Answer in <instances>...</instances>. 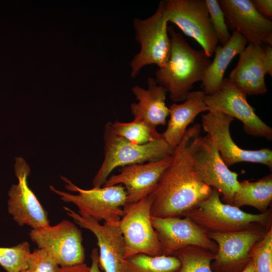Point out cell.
I'll return each mask as SVG.
<instances>
[{"mask_svg":"<svg viewBox=\"0 0 272 272\" xmlns=\"http://www.w3.org/2000/svg\"><path fill=\"white\" fill-rule=\"evenodd\" d=\"M191 135L187 129L172 154L173 160L149 194L152 217H184L211 194L212 188L201 182L191 164L187 145Z\"/></svg>","mask_w":272,"mask_h":272,"instance_id":"1","label":"cell"},{"mask_svg":"<svg viewBox=\"0 0 272 272\" xmlns=\"http://www.w3.org/2000/svg\"><path fill=\"white\" fill-rule=\"evenodd\" d=\"M168 31L171 44L170 58L165 66L156 71L155 79L169 92L173 101H183L193 84L202 82L212 61L202 49L192 48L172 26L168 27Z\"/></svg>","mask_w":272,"mask_h":272,"instance_id":"2","label":"cell"},{"mask_svg":"<svg viewBox=\"0 0 272 272\" xmlns=\"http://www.w3.org/2000/svg\"><path fill=\"white\" fill-rule=\"evenodd\" d=\"M187 149L192 168L203 183L217 190L223 202L232 205L239 187L238 174L231 171L222 159L214 142L208 134L201 136V125L192 127Z\"/></svg>","mask_w":272,"mask_h":272,"instance_id":"3","label":"cell"},{"mask_svg":"<svg viewBox=\"0 0 272 272\" xmlns=\"http://www.w3.org/2000/svg\"><path fill=\"white\" fill-rule=\"evenodd\" d=\"M104 159L94 176L93 187L103 186L116 168L162 160L171 156L173 150L162 138L143 145L133 144L117 135L110 122L104 129Z\"/></svg>","mask_w":272,"mask_h":272,"instance_id":"4","label":"cell"},{"mask_svg":"<svg viewBox=\"0 0 272 272\" xmlns=\"http://www.w3.org/2000/svg\"><path fill=\"white\" fill-rule=\"evenodd\" d=\"M212 188L210 195L186 216L206 232L226 233L246 230L259 225L271 227V210L258 214L248 213L221 201Z\"/></svg>","mask_w":272,"mask_h":272,"instance_id":"5","label":"cell"},{"mask_svg":"<svg viewBox=\"0 0 272 272\" xmlns=\"http://www.w3.org/2000/svg\"><path fill=\"white\" fill-rule=\"evenodd\" d=\"M65 182V188L77 194H73L58 190L50 185V189L60 196L65 202L76 205L80 214L87 215L98 222L118 225L124 214L123 208L127 204L125 188L121 185L109 187L82 189L64 177H61Z\"/></svg>","mask_w":272,"mask_h":272,"instance_id":"6","label":"cell"},{"mask_svg":"<svg viewBox=\"0 0 272 272\" xmlns=\"http://www.w3.org/2000/svg\"><path fill=\"white\" fill-rule=\"evenodd\" d=\"M168 23L161 1L151 16L144 19H133L135 39L141 49L129 63L131 77H135L146 65L155 64L161 68L167 64L171 49Z\"/></svg>","mask_w":272,"mask_h":272,"instance_id":"7","label":"cell"},{"mask_svg":"<svg viewBox=\"0 0 272 272\" xmlns=\"http://www.w3.org/2000/svg\"><path fill=\"white\" fill-rule=\"evenodd\" d=\"M150 195L127 203L118 227L124 242L125 259L139 254L155 256L162 255L161 245L152 226Z\"/></svg>","mask_w":272,"mask_h":272,"instance_id":"8","label":"cell"},{"mask_svg":"<svg viewBox=\"0 0 272 272\" xmlns=\"http://www.w3.org/2000/svg\"><path fill=\"white\" fill-rule=\"evenodd\" d=\"M161 3L168 22L195 40L207 56L212 57L219 42L205 0H165Z\"/></svg>","mask_w":272,"mask_h":272,"instance_id":"9","label":"cell"},{"mask_svg":"<svg viewBox=\"0 0 272 272\" xmlns=\"http://www.w3.org/2000/svg\"><path fill=\"white\" fill-rule=\"evenodd\" d=\"M29 237L38 248L45 250L59 266L85 263V248L81 230L73 222L31 229Z\"/></svg>","mask_w":272,"mask_h":272,"instance_id":"10","label":"cell"},{"mask_svg":"<svg viewBox=\"0 0 272 272\" xmlns=\"http://www.w3.org/2000/svg\"><path fill=\"white\" fill-rule=\"evenodd\" d=\"M205 102L209 111L222 112L239 120L247 134L271 140L272 128L255 113L247 95L228 78L224 79L218 90L206 95Z\"/></svg>","mask_w":272,"mask_h":272,"instance_id":"11","label":"cell"},{"mask_svg":"<svg viewBox=\"0 0 272 272\" xmlns=\"http://www.w3.org/2000/svg\"><path fill=\"white\" fill-rule=\"evenodd\" d=\"M270 228L259 225L236 232H207L218 246L211 264L212 270L241 272L251 258V248Z\"/></svg>","mask_w":272,"mask_h":272,"instance_id":"12","label":"cell"},{"mask_svg":"<svg viewBox=\"0 0 272 272\" xmlns=\"http://www.w3.org/2000/svg\"><path fill=\"white\" fill-rule=\"evenodd\" d=\"M234 118L217 111H209L201 116V126L209 135L227 167L239 162H247L263 164L272 169V151L269 148L256 150H244L232 140L230 125Z\"/></svg>","mask_w":272,"mask_h":272,"instance_id":"13","label":"cell"},{"mask_svg":"<svg viewBox=\"0 0 272 272\" xmlns=\"http://www.w3.org/2000/svg\"><path fill=\"white\" fill-rule=\"evenodd\" d=\"M14 170L18 182L12 185L8 192L9 213L20 226L26 225L36 229L49 226L48 213L28 186L29 165L23 158L17 157Z\"/></svg>","mask_w":272,"mask_h":272,"instance_id":"14","label":"cell"},{"mask_svg":"<svg viewBox=\"0 0 272 272\" xmlns=\"http://www.w3.org/2000/svg\"><path fill=\"white\" fill-rule=\"evenodd\" d=\"M162 255L173 256L181 248L196 246L216 253L218 246L207 232L189 217H151Z\"/></svg>","mask_w":272,"mask_h":272,"instance_id":"15","label":"cell"},{"mask_svg":"<svg viewBox=\"0 0 272 272\" xmlns=\"http://www.w3.org/2000/svg\"><path fill=\"white\" fill-rule=\"evenodd\" d=\"M66 214L81 228L90 231L97 239L99 247V263L104 272H125L124 242L118 225L104 222L76 213L63 207Z\"/></svg>","mask_w":272,"mask_h":272,"instance_id":"16","label":"cell"},{"mask_svg":"<svg viewBox=\"0 0 272 272\" xmlns=\"http://www.w3.org/2000/svg\"><path fill=\"white\" fill-rule=\"evenodd\" d=\"M266 74L272 76L271 46L249 44L239 54L228 79L247 95H258L267 91Z\"/></svg>","mask_w":272,"mask_h":272,"instance_id":"17","label":"cell"},{"mask_svg":"<svg viewBox=\"0 0 272 272\" xmlns=\"http://www.w3.org/2000/svg\"><path fill=\"white\" fill-rule=\"evenodd\" d=\"M219 4L233 31L249 44L272 46V22L261 15L251 0H220Z\"/></svg>","mask_w":272,"mask_h":272,"instance_id":"18","label":"cell"},{"mask_svg":"<svg viewBox=\"0 0 272 272\" xmlns=\"http://www.w3.org/2000/svg\"><path fill=\"white\" fill-rule=\"evenodd\" d=\"M172 160V155L157 161L122 167L118 174L107 178L103 186L123 184L127 203L136 202L153 191Z\"/></svg>","mask_w":272,"mask_h":272,"instance_id":"19","label":"cell"},{"mask_svg":"<svg viewBox=\"0 0 272 272\" xmlns=\"http://www.w3.org/2000/svg\"><path fill=\"white\" fill-rule=\"evenodd\" d=\"M131 91L138 101L130 106L133 120L141 121L154 130L159 125H165L169 115V107L165 102L166 90L154 78L149 77L147 89L135 85Z\"/></svg>","mask_w":272,"mask_h":272,"instance_id":"20","label":"cell"},{"mask_svg":"<svg viewBox=\"0 0 272 272\" xmlns=\"http://www.w3.org/2000/svg\"><path fill=\"white\" fill-rule=\"evenodd\" d=\"M205 96L203 91H191L183 103H173L169 107L170 118L166 129L161 135L173 150L179 144L187 126L196 116L202 112L209 111Z\"/></svg>","mask_w":272,"mask_h":272,"instance_id":"21","label":"cell"},{"mask_svg":"<svg viewBox=\"0 0 272 272\" xmlns=\"http://www.w3.org/2000/svg\"><path fill=\"white\" fill-rule=\"evenodd\" d=\"M247 43L239 32L233 30L226 44L217 46L214 58L206 70L202 81L201 86L206 95H211L219 89L229 64L236 55L243 51Z\"/></svg>","mask_w":272,"mask_h":272,"instance_id":"22","label":"cell"},{"mask_svg":"<svg viewBox=\"0 0 272 272\" xmlns=\"http://www.w3.org/2000/svg\"><path fill=\"white\" fill-rule=\"evenodd\" d=\"M272 200L271 173L256 181L244 180L239 181L232 205L240 208L251 206L260 212H266Z\"/></svg>","mask_w":272,"mask_h":272,"instance_id":"23","label":"cell"},{"mask_svg":"<svg viewBox=\"0 0 272 272\" xmlns=\"http://www.w3.org/2000/svg\"><path fill=\"white\" fill-rule=\"evenodd\" d=\"M180 262L175 256L139 254L125 259V272H179Z\"/></svg>","mask_w":272,"mask_h":272,"instance_id":"24","label":"cell"},{"mask_svg":"<svg viewBox=\"0 0 272 272\" xmlns=\"http://www.w3.org/2000/svg\"><path fill=\"white\" fill-rule=\"evenodd\" d=\"M213 252L196 246H187L173 256L180 262L179 272H214L211 266L215 258Z\"/></svg>","mask_w":272,"mask_h":272,"instance_id":"25","label":"cell"},{"mask_svg":"<svg viewBox=\"0 0 272 272\" xmlns=\"http://www.w3.org/2000/svg\"><path fill=\"white\" fill-rule=\"evenodd\" d=\"M110 125L115 134L135 144H145L161 138L157 130L135 120L128 122L117 121L110 122Z\"/></svg>","mask_w":272,"mask_h":272,"instance_id":"26","label":"cell"},{"mask_svg":"<svg viewBox=\"0 0 272 272\" xmlns=\"http://www.w3.org/2000/svg\"><path fill=\"white\" fill-rule=\"evenodd\" d=\"M30 253L27 241L10 247H0V265L7 272H22L28 267Z\"/></svg>","mask_w":272,"mask_h":272,"instance_id":"27","label":"cell"},{"mask_svg":"<svg viewBox=\"0 0 272 272\" xmlns=\"http://www.w3.org/2000/svg\"><path fill=\"white\" fill-rule=\"evenodd\" d=\"M255 272H272V227L250 251Z\"/></svg>","mask_w":272,"mask_h":272,"instance_id":"28","label":"cell"},{"mask_svg":"<svg viewBox=\"0 0 272 272\" xmlns=\"http://www.w3.org/2000/svg\"><path fill=\"white\" fill-rule=\"evenodd\" d=\"M210 20L216 36L221 46L226 44L231 38L225 17L218 1L205 0Z\"/></svg>","mask_w":272,"mask_h":272,"instance_id":"29","label":"cell"},{"mask_svg":"<svg viewBox=\"0 0 272 272\" xmlns=\"http://www.w3.org/2000/svg\"><path fill=\"white\" fill-rule=\"evenodd\" d=\"M59 267L45 250L38 248L31 252L24 272H57Z\"/></svg>","mask_w":272,"mask_h":272,"instance_id":"30","label":"cell"},{"mask_svg":"<svg viewBox=\"0 0 272 272\" xmlns=\"http://www.w3.org/2000/svg\"><path fill=\"white\" fill-rule=\"evenodd\" d=\"M258 12L264 17L270 19L272 18L271 0H252Z\"/></svg>","mask_w":272,"mask_h":272,"instance_id":"31","label":"cell"},{"mask_svg":"<svg viewBox=\"0 0 272 272\" xmlns=\"http://www.w3.org/2000/svg\"><path fill=\"white\" fill-rule=\"evenodd\" d=\"M90 266L85 263L73 265L59 266L57 272H89Z\"/></svg>","mask_w":272,"mask_h":272,"instance_id":"32","label":"cell"},{"mask_svg":"<svg viewBox=\"0 0 272 272\" xmlns=\"http://www.w3.org/2000/svg\"><path fill=\"white\" fill-rule=\"evenodd\" d=\"M91 258L92 262L89 272H101L99 263V251L97 248L92 249Z\"/></svg>","mask_w":272,"mask_h":272,"instance_id":"33","label":"cell"},{"mask_svg":"<svg viewBox=\"0 0 272 272\" xmlns=\"http://www.w3.org/2000/svg\"><path fill=\"white\" fill-rule=\"evenodd\" d=\"M241 272H255L254 262L251 258Z\"/></svg>","mask_w":272,"mask_h":272,"instance_id":"34","label":"cell"},{"mask_svg":"<svg viewBox=\"0 0 272 272\" xmlns=\"http://www.w3.org/2000/svg\"><path fill=\"white\" fill-rule=\"evenodd\" d=\"M22 272H24V271H22Z\"/></svg>","mask_w":272,"mask_h":272,"instance_id":"35","label":"cell"}]
</instances>
